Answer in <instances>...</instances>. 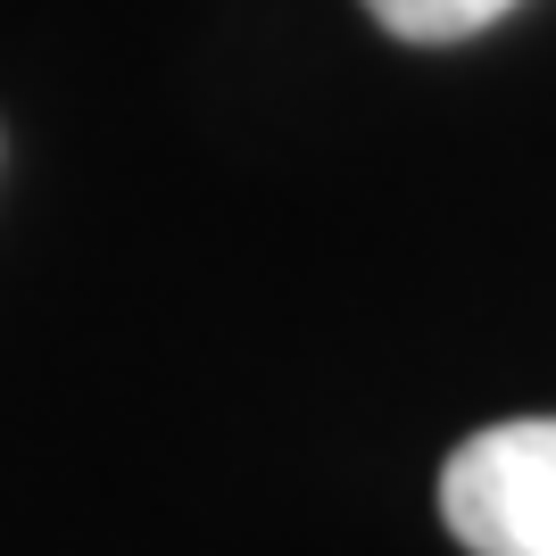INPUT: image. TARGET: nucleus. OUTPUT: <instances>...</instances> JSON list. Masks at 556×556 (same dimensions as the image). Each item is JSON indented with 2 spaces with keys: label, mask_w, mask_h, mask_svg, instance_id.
Listing matches in <instances>:
<instances>
[{
  "label": "nucleus",
  "mask_w": 556,
  "mask_h": 556,
  "mask_svg": "<svg viewBox=\"0 0 556 556\" xmlns=\"http://www.w3.org/2000/svg\"><path fill=\"white\" fill-rule=\"evenodd\" d=\"M374 25L399 34V42H465V34H482L515 9V0H366Z\"/></svg>",
  "instance_id": "f03ea898"
},
{
  "label": "nucleus",
  "mask_w": 556,
  "mask_h": 556,
  "mask_svg": "<svg viewBox=\"0 0 556 556\" xmlns=\"http://www.w3.org/2000/svg\"><path fill=\"white\" fill-rule=\"evenodd\" d=\"M441 523L473 556H556V416L473 432L441 465Z\"/></svg>",
  "instance_id": "f257e3e1"
}]
</instances>
